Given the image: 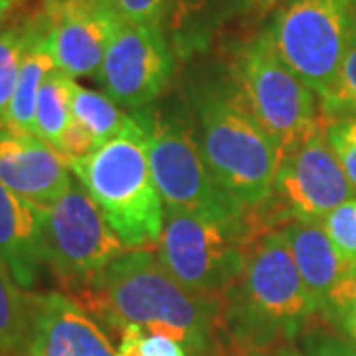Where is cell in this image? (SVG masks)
Segmentation results:
<instances>
[{"mask_svg": "<svg viewBox=\"0 0 356 356\" xmlns=\"http://www.w3.org/2000/svg\"><path fill=\"white\" fill-rule=\"evenodd\" d=\"M77 303L109 329L140 327L208 356L220 305L178 283L151 250H129L76 293Z\"/></svg>", "mask_w": 356, "mask_h": 356, "instance_id": "cell-1", "label": "cell"}, {"mask_svg": "<svg viewBox=\"0 0 356 356\" xmlns=\"http://www.w3.org/2000/svg\"><path fill=\"white\" fill-rule=\"evenodd\" d=\"M315 315L317 305L283 229H269L252 243L242 275L228 293L229 334L243 350L291 344Z\"/></svg>", "mask_w": 356, "mask_h": 356, "instance_id": "cell-2", "label": "cell"}, {"mask_svg": "<svg viewBox=\"0 0 356 356\" xmlns=\"http://www.w3.org/2000/svg\"><path fill=\"white\" fill-rule=\"evenodd\" d=\"M70 170L129 250L159 245L166 208L154 184L149 139L137 113H131L115 139L70 163Z\"/></svg>", "mask_w": 356, "mask_h": 356, "instance_id": "cell-3", "label": "cell"}, {"mask_svg": "<svg viewBox=\"0 0 356 356\" xmlns=\"http://www.w3.org/2000/svg\"><path fill=\"white\" fill-rule=\"evenodd\" d=\"M200 149L218 184L243 208L267 202L281 153L234 81H210L194 95Z\"/></svg>", "mask_w": 356, "mask_h": 356, "instance_id": "cell-4", "label": "cell"}, {"mask_svg": "<svg viewBox=\"0 0 356 356\" xmlns=\"http://www.w3.org/2000/svg\"><path fill=\"white\" fill-rule=\"evenodd\" d=\"M229 79L281 156L323 127L317 93L281 60L266 30L234 50Z\"/></svg>", "mask_w": 356, "mask_h": 356, "instance_id": "cell-5", "label": "cell"}, {"mask_svg": "<svg viewBox=\"0 0 356 356\" xmlns=\"http://www.w3.org/2000/svg\"><path fill=\"white\" fill-rule=\"evenodd\" d=\"M252 243L245 216L220 218L166 208L156 255L186 289L220 301L240 280Z\"/></svg>", "mask_w": 356, "mask_h": 356, "instance_id": "cell-6", "label": "cell"}, {"mask_svg": "<svg viewBox=\"0 0 356 356\" xmlns=\"http://www.w3.org/2000/svg\"><path fill=\"white\" fill-rule=\"evenodd\" d=\"M266 32L281 60L321 95L356 48V0H281Z\"/></svg>", "mask_w": 356, "mask_h": 356, "instance_id": "cell-7", "label": "cell"}, {"mask_svg": "<svg viewBox=\"0 0 356 356\" xmlns=\"http://www.w3.org/2000/svg\"><path fill=\"white\" fill-rule=\"evenodd\" d=\"M135 113L147 131L151 172L165 208L220 218L248 214V208L218 184L200 143L182 121L156 111Z\"/></svg>", "mask_w": 356, "mask_h": 356, "instance_id": "cell-8", "label": "cell"}, {"mask_svg": "<svg viewBox=\"0 0 356 356\" xmlns=\"http://www.w3.org/2000/svg\"><path fill=\"white\" fill-rule=\"evenodd\" d=\"M40 240L44 266L72 293L129 252L77 180L44 210Z\"/></svg>", "mask_w": 356, "mask_h": 356, "instance_id": "cell-9", "label": "cell"}, {"mask_svg": "<svg viewBox=\"0 0 356 356\" xmlns=\"http://www.w3.org/2000/svg\"><path fill=\"white\" fill-rule=\"evenodd\" d=\"M353 196H356L355 188L329 147L323 127L281 156L269 194L273 208L287 222H321Z\"/></svg>", "mask_w": 356, "mask_h": 356, "instance_id": "cell-10", "label": "cell"}, {"mask_svg": "<svg viewBox=\"0 0 356 356\" xmlns=\"http://www.w3.org/2000/svg\"><path fill=\"white\" fill-rule=\"evenodd\" d=\"M175 65L177 54L165 28L123 22L95 77L117 105L139 111L165 91Z\"/></svg>", "mask_w": 356, "mask_h": 356, "instance_id": "cell-11", "label": "cell"}, {"mask_svg": "<svg viewBox=\"0 0 356 356\" xmlns=\"http://www.w3.org/2000/svg\"><path fill=\"white\" fill-rule=\"evenodd\" d=\"M40 18L56 70L74 79L97 76L105 51L125 22L113 0H44Z\"/></svg>", "mask_w": 356, "mask_h": 356, "instance_id": "cell-12", "label": "cell"}, {"mask_svg": "<svg viewBox=\"0 0 356 356\" xmlns=\"http://www.w3.org/2000/svg\"><path fill=\"white\" fill-rule=\"evenodd\" d=\"M18 356H117L99 323L74 297L28 293V331Z\"/></svg>", "mask_w": 356, "mask_h": 356, "instance_id": "cell-13", "label": "cell"}, {"mask_svg": "<svg viewBox=\"0 0 356 356\" xmlns=\"http://www.w3.org/2000/svg\"><path fill=\"white\" fill-rule=\"evenodd\" d=\"M74 180L67 161L36 133L0 127V182L16 196L50 208Z\"/></svg>", "mask_w": 356, "mask_h": 356, "instance_id": "cell-14", "label": "cell"}, {"mask_svg": "<svg viewBox=\"0 0 356 356\" xmlns=\"http://www.w3.org/2000/svg\"><path fill=\"white\" fill-rule=\"evenodd\" d=\"M44 210L0 182V264L24 291L38 283L44 266L40 240Z\"/></svg>", "mask_w": 356, "mask_h": 356, "instance_id": "cell-15", "label": "cell"}, {"mask_svg": "<svg viewBox=\"0 0 356 356\" xmlns=\"http://www.w3.org/2000/svg\"><path fill=\"white\" fill-rule=\"evenodd\" d=\"M281 229L291 248L301 280L321 315L334 287L353 267L344 264L321 222L289 220Z\"/></svg>", "mask_w": 356, "mask_h": 356, "instance_id": "cell-16", "label": "cell"}, {"mask_svg": "<svg viewBox=\"0 0 356 356\" xmlns=\"http://www.w3.org/2000/svg\"><path fill=\"white\" fill-rule=\"evenodd\" d=\"M54 70L56 64L48 46L46 26L38 16L28 24V46L20 65V76L14 89L13 103L2 127L22 131V133H34L40 88L46 76Z\"/></svg>", "mask_w": 356, "mask_h": 356, "instance_id": "cell-17", "label": "cell"}, {"mask_svg": "<svg viewBox=\"0 0 356 356\" xmlns=\"http://www.w3.org/2000/svg\"><path fill=\"white\" fill-rule=\"evenodd\" d=\"M232 14V0H170L165 32L180 58L204 51Z\"/></svg>", "mask_w": 356, "mask_h": 356, "instance_id": "cell-18", "label": "cell"}, {"mask_svg": "<svg viewBox=\"0 0 356 356\" xmlns=\"http://www.w3.org/2000/svg\"><path fill=\"white\" fill-rule=\"evenodd\" d=\"M74 83H76L74 77L65 76L60 70H54L46 76L40 88L34 133L40 139L51 145L56 151L60 149L65 133L74 125V115H72Z\"/></svg>", "mask_w": 356, "mask_h": 356, "instance_id": "cell-19", "label": "cell"}, {"mask_svg": "<svg viewBox=\"0 0 356 356\" xmlns=\"http://www.w3.org/2000/svg\"><path fill=\"white\" fill-rule=\"evenodd\" d=\"M72 115L74 123L89 133L97 147L115 139L131 119V113L121 111V105L107 93L83 88L77 81L72 91Z\"/></svg>", "mask_w": 356, "mask_h": 356, "instance_id": "cell-20", "label": "cell"}, {"mask_svg": "<svg viewBox=\"0 0 356 356\" xmlns=\"http://www.w3.org/2000/svg\"><path fill=\"white\" fill-rule=\"evenodd\" d=\"M28 331V293L0 264V356H18Z\"/></svg>", "mask_w": 356, "mask_h": 356, "instance_id": "cell-21", "label": "cell"}, {"mask_svg": "<svg viewBox=\"0 0 356 356\" xmlns=\"http://www.w3.org/2000/svg\"><path fill=\"white\" fill-rule=\"evenodd\" d=\"M28 46V24L0 30V127L6 121L20 76V65Z\"/></svg>", "mask_w": 356, "mask_h": 356, "instance_id": "cell-22", "label": "cell"}, {"mask_svg": "<svg viewBox=\"0 0 356 356\" xmlns=\"http://www.w3.org/2000/svg\"><path fill=\"white\" fill-rule=\"evenodd\" d=\"M323 119L356 117V48L346 58L332 83L318 95Z\"/></svg>", "mask_w": 356, "mask_h": 356, "instance_id": "cell-23", "label": "cell"}, {"mask_svg": "<svg viewBox=\"0 0 356 356\" xmlns=\"http://www.w3.org/2000/svg\"><path fill=\"white\" fill-rule=\"evenodd\" d=\"M356 348V267L348 269L321 313Z\"/></svg>", "mask_w": 356, "mask_h": 356, "instance_id": "cell-24", "label": "cell"}, {"mask_svg": "<svg viewBox=\"0 0 356 356\" xmlns=\"http://www.w3.org/2000/svg\"><path fill=\"white\" fill-rule=\"evenodd\" d=\"M334 250L348 267H356V196L321 220Z\"/></svg>", "mask_w": 356, "mask_h": 356, "instance_id": "cell-25", "label": "cell"}, {"mask_svg": "<svg viewBox=\"0 0 356 356\" xmlns=\"http://www.w3.org/2000/svg\"><path fill=\"white\" fill-rule=\"evenodd\" d=\"M119 337L117 356H191L175 339L140 327H125Z\"/></svg>", "mask_w": 356, "mask_h": 356, "instance_id": "cell-26", "label": "cell"}, {"mask_svg": "<svg viewBox=\"0 0 356 356\" xmlns=\"http://www.w3.org/2000/svg\"><path fill=\"white\" fill-rule=\"evenodd\" d=\"M327 143L356 192V117L323 119Z\"/></svg>", "mask_w": 356, "mask_h": 356, "instance_id": "cell-27", "label": "cell"}, {"mask_svg": "<svg viewBox=\"0 0 356 356\" xmlns=\"http://www.w3.org/2000/svg\"><path fill=\"white\" fill-rule=\"evenodd\" d=\"M113 4L129 24L165 28L170 0H113Z\"/></svg>", "mask_w": 356, "mask_h": 356, "instance_id": "cell-28", "label": "cell"}, {"mask_svg": "<svg viewBox=\"0 0 356 356\" xmlns=\"http://www.w3.org/2000/svg\"><path fill=\"white\" fill-rule=\"evenodd\" d=\"M305 356H356V348L341 339L313 337L307 341Z\"/></svg>", "mask_w": 356, "mask_h": 356, "instance_id": "cell-29", "label": "cell"}, {"mask_svg": "<svg viewBox=\"0 0 356 356\" xmlns=\"http://www.w3.org/2000/svg\"><path fill=\"white\" fill-rule=\"evenodd\" d=\"M238 356H305L293 344H275V346H261V348H248Z\"/></svg>", "mask_w": 356, "mask_h": 356, "instance_id": "cell-30", "label": "cell"}, {"mask_svg": "<svg viewBox=\"0 0 356 356\" xmlns=\"http://www.w3.org/2000/svg\"><path fill=\"white\" fill-rule=\"evenodd\" d=\"M281 0H232V14L264 13L267 8H275Z\"/></svg>", "mask_w": 356, "mask_h": 356, "instance_id": "cell-31", "label": "cell"}, {"mask_svg": "<svg viewBox=\"0 0 356 356\" xmlns=\"http://www.w3.org/2000/svg\"><path fill=\"white\" fill-rule=\"evenodd\" d=\"M16 0H0V22L6 18V14L10 13V8L14 6Z\"/></svg>", "mask_w": 356, "mask_h": 356, "instance_id": "cell-32", "label": "cell"}]
</instances>
